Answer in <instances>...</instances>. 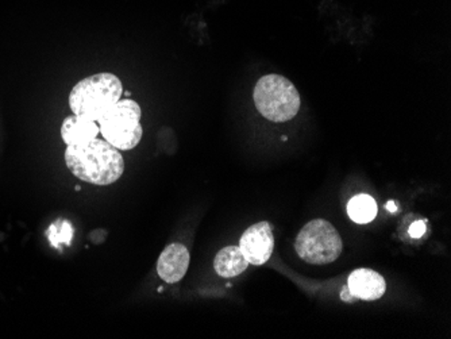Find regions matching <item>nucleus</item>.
I'll use <instances>...</instances> for the list:
<instances>
[{
    "label": "nucleus",
    "instance_id": "2eb2a0df",
    "mask_svg": "<svg viewBox=\"0 0 451 339\" xmlns=\"http://www.w3.org/2000/svg\"><path fill=\"white\" fill-rule=\"evenodd\" d=\"M387 209H388V211H391V212H394V211H396V205H394V202H389V203H387Z\"/></svg>",
    "mask_w": 451,
    "mask_h": 339
},
{
    "label": "nucleus",
    "instance_id": "ddd939ff",
    "mask_svg": "<svg viewBox=\"0 0 451 339\" xmlns=\"http://www.w3.org/2000/svg\"><path fill=\"white\" fill-rule=\"evenodd\" d=\"M426 233V223L422 221H416L409 227V236L413 238H421Z\"/></svg>",
    "mask_w": 451,
    "mask_h": 339
},
{
    "label": "nucleus",
    "instance_id": "9d476101",
    "mask_svg": "<svg viewBox=\"0 0 451 339\" xmlns=\"http://www.w3.org/2000/svg\"><path fill=\"white\" fill-rule=\"evenodd\" d=\"M249 266V261L238 246H227L219 251L214 261L215 272L220 277H235L244 273Z\"/></svg>",
    "mask_w": 451,
    "mask_h": 339
},
{
    "label": "nucleus",
    "instance_id": "39448f33",
    "mask_svg": "<svg viewBox=\"0 0 451 339\" xmlns=\"http://www.w3.org/2000/svg\"><path fill=\"white\" fill-rule=\"evenodd\" d=\"M299 257L312 265L335 261L343 249L342 238L330 222L315 219L307 223L295 242Z\"/></svg>",
    "mask_w": 451,
    "mask_h": 339
},
{
    "label": "nucleus",
    "instance_id": "9b49d317",
    "mask_svg": "<svg viewBox=\"0 0 451 339\" xmlns=\"http://www.w3.org/2000/svg\"><path fill=\"white\" fill-rule=\"evenodd\" d=\"M348 214L350 219L355 223H369L376 218L377 214L376 200L369 195L354 196L348 205Z\"/></svg>",
    "mask_w": 451,
    "mask_h": 339
},
{
    "label": "nucleus",
    "instance_id": "20e7f679",
    "mask_svg": "<svg viewBox=\"0 0 451 339\" xmlns=\"http://www.w3.org/2000/svg\"><path fill=\"white\" fill-rule=\"evenodd\" d=\"M142 110L131 99H120L98 120L104 139L119 150L135 148L142 138Z\"/></svg>",
    "mask_w": 451,
    "mask_h": 339
},
{
    "label": "nucleus",
    "instance_id": "0eeeda50",
    "mask_svg": "<svg viewBox=\"0 0 451 339\" xmlns=\"http://www.w3.org/2000/svg\"><path fill=\"white\" fill-rule=\"evenodd\" d=\"M190 266V251L181 243H172L161 253L157 273L162 280L173 284L181 280Z\"/></svg>",
    "mask_w": 451,
    "mask_h": 339
},
{
    "label": "nucleus",
    "instance_id": "f03ea898",
    "mask_svg": "<svg viewBox=\"0 0 451 339\" xmlns=\"http://www.w3.org/2000/svg\"><path fill=\"white\" fill-rule=\"evenodd\" d=\"M123 86L113 74H96L80 80L69 93L73 114L98 122L122 99Z\"/></svg>",
    "mask_w": 451,
    "mask_h": 339
},
{
    "label": "nucleus",
    "instance_id": "6e6552de",
    "mask_svg": "<svg viewBox=\"0 0 451 339\" xmlns=\"http://www.w3.org/2000/svg\"><path fill=\"white\" fill-rule=\"evenodd\" d=\"M348 288L357 299L372 301L382 297L387 284L377 272L372 269H357L349 276Z\"/></svg>",
    "mask_w": 451,
    "mask_h": 339
},
{
    "label": "nucleus",
    "instance_id": "f257e3e1",
    "mask_svg": "<svg viewBox=\"0 0 451 339\" xmlns=\"http://www.w3.org/2000/svg\"><path fill=\"white\" fill-rule=\"evenodd\" d=\"M65 163L74 176L95 185H110L125 172V160L119 149L99 138L87 144L68 145Z\"/></svg>",
    "mask_w": 451,
    "mask_h": 339
},
{
    "label": "nucleus",
    "instance_id": "1a4fd4ad",
    "mask_svg": "<svg viewBox=\"0 0 451 339\" xmlns=\"http://www.w3.org/2000/svg\"><path fill=\"white\" fill-rule=\"evenodd\" d=\"M99 133L101 130L98 122L76 114L64 119L61 126V137L67 146L87 144L89 141L98 138Z\"/></svg>",
    "mask_w": 451,
    "mask_h": 339
},
{
    "label": "nucleus",
    "instance_id": "4468645a",
    "mask_svg": "<svg viewBox=\"0 0 451 339\" xmlns=\"http://www.w3.org/2000/svg\"><path fill=\"white\" fill-rule=\"evenodd\" d=\"M341 299H342L343 301H346V303H353V301H355V300H357V297L350 292L348 287H343L342 294H341Z\"/></svg>",
    "mask_w": 451,
    "mask_h": 339
},
{
    "label": "nucleus",
    "instance_id": "7ed1b4c3",
    "mask_svg": "<svg viewBox=\"0 0 451 339\" xmlns=\"http://www.w3.org/2000/svg\"><path fill=\"white\" fill-rule=\"evenodd\" d=\"M253 99L262 117L277 123L295 118L302 104L296 87L280 74L261 77L256 84Z\"/></svg>",
    "mask_w": 451,
    "mask_h": 339
},
{
    "label": "nucleus",
    "instance_id": "f8f14e48",
    "mask_svg": "<svg viewBox=\"0 0 451 339\" xmlns=\"http://www.w3.org/2000/svg\"><path fill=\"white\" fill-rule=\"evenodd\" d=\"M73 234H74V230L71 222L65 221V219L55 222L46 231L50 245L55 248H61V245L69 246L72 243Z\"/></svg>",
    "mask_w": 451,
    "mask_h": 339
},
{
    "label": "nucleus",
    "instance_id": "423d86ee",
    "mask_svg": "<svg viewBox=\"0 0 451 339\" xmlns=\"http://www.w3.org/2000/svg\"><path fill=\"white\" fill-rule=\"evenodd\" d=\"M273 248L275 238L269 222H260L250 226L239 241V249L251 265H262L269 261Z\"/></svg>",
    "mask_w": 451,
    "mask_h": 339
}]
</instances>
